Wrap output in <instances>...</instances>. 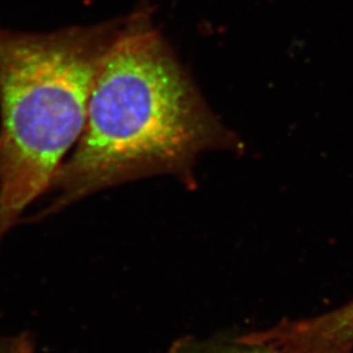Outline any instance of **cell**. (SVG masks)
<instances>
[{
	"label": "cell",
	"mask_w": 353,
	"mask_h": 353,
	"mask_svg": "<svg viewBox=\"0 0 353 353\" xmlns=\"http://www.w3.org/2000/svg\"><path fill=\"white\" fill-rule=\"evenodd\" d=\"M147 12L121 21L96 76L87 122L38 219L101 190L156 174L189 179L198 157L240 151Z\"/></svg>",
	"instance_id": "cell-1"
},
{
	"label": "cell",
	"mask_w": 353,
	"mask_h": 353,
	"mask_svg": "<svg viewBox=\"0 0 353 353\" xmlns=\"http://www.w3.org/2000/svg\"><path fill=\"white\" fill-rule=\"evenodd\" d=\"M119 24L51 33L0 28V241L50 190L76 145Z\"/></svg>",
	"instance_id": "cell-2"
},
{
	"label": "cell",
	"mask_w": 353,
	"mask_h": 353,
	"mask_svg": "<svg viewBox=\"0 0 353 353\" xmlns=\"http://www.w3.org/2000/svg\"><path fill=\"white\" fill-rule=\"evenodd\" d=\"M243 339L280 353H352L353 301L318 316L285 318Z\"/></svg>",
	"instance_id": "cell-3"
},
{
	"label": "cell",
	"mask_w": 353,
	"mask_h": 353,
	"mask_svg": "<svg viewBox=\"0 0 353 353\" xmlns=\"http://www.w3.org/2000/svg\"><path fill=\"white\" fill-rule=\"evenodd\" d=\"M168 353H280L263 344L252 343L237 338L232 341H195L182 339Z\"/></svg>",
	"instance_id": "cell-4"
},
{
	"label": "cell",
	"mask_w": 353,
	"mask_h": 353,
	"mask_svg": "<svg viewBox=\"0 0 353 353\" xmlns=\"http://www.w3.org/2000/svg\"><path fill=\"white\" fill-rule=\"evenodd\" d=\"M0 353H34V345L28 336L0 339Z\"/></svg>",
	"instance_id": "cell-5"
}]
</instances>
